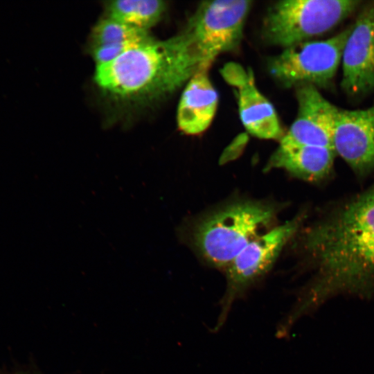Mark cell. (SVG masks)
Instances as JSON below:
<instances>
[{"label": "cell", "mask_w": 374, "mask_h": 374, "mask_svg": "<svg viewBox=\"0 0 374 374\" xmlns=\"http://www.w3.org/2000/svg\"><path fill=\"white\" fill-rule=\"evenodd\" d=\"M356 0H285L271 6L263 19L262 36L284 48L323 34L350 15Z\"/></svg>", "instance_id": "4"}, {"label": "cell", "mask_w": 374, "mask_h": 374, "mask_svg": "<svg viewBox=\"0 0 374 374\" xmlns=\"http://www.w3.org/2000/svg\"><path fill=\"white\" fill-rule=\"evenodd\" d=\"M208 67L197 71L188 80L179 103L177 121L179 130L189 135L204 132L215 116L218 94L208 76Z\"/></svg>", "instance_id": "12"}, {"label": "cell", "mask_w": 374, "mask_h": 374, "mask_svg": "<svg viewBox=\"0 0 374 374\" xmlns=\"http://www.w3.org/2000/svg\"><path fill=\"white\" fill-rule=\"evenodd\" d=\"M333 148L355 172L374 168V106L367 109L339 110Z\"/></svg>", "instance_id": "11"}, {"label": "cell", "mask_w": 374, "mask_h": 374, "mask_svg": "<svg viewBox=\"0 0 374 374\" xmlns=\"http://www.w3.org/2000/svg\"><path fill=\"white\" fill-rule=\"evenodd\" d=\"M296 87L298 113L282 139L299 143L333 148V135L339 109L312 84Z\"/></svg>", "instance_id": "10"}, {"label": "cell", "mask_w": 374, "mask_h": 374, "mask_svg": "<svg viewBox=\"0 0 374 374\" xmlns=\"http://www.w3.org/2000/svg\"><path fill=\"white\" fill-rule=\"evenodd\" d=\"M251 3L217 0L198 6L181 34L199 68H210L216 57L239 46Z\"/></svg>", "instance_id": "5"}, {"label": "cell", "mask_w": 374, "mask_h": 374, "mask_svg": "<svg viewBox=\"0 0 374 374\" xmlns=\"http://www.w3.org/2000/svg\"><path fill=\"white\" fill-rule=\"evenodd\" d=\"M220 73L236 89L240 117L247 132L259 139L280 140L284 134L276 112L257 88L252 70L231 62L224 65Z\"/></svg>", "instance_id": "9"}, {"label": "cell", "mask_w": 374, "mask_h": 374, "mask_svg": "<svg viewBox=\"0 0 374 374\" xmlns=\"http://www.w3.org/2000/svg\"><path fill=\"white\" fill-rule=\"evenodd\" d=\"M165 9L160 0H117L107 5L109 17L145 30L158 22Z\"/></svg>", "instance_id": "14"}, {"label": "cell", "mask_w": 374, "mask_h": 374, "mask_svg": "<svg viewBox=\"0 0 374 374\" xmlns=\"http://www.w3.org/2000/svg\"><path fill=\"white\" fill-rule=\"evenodd\" d=\"M351 26L325 40L306 41L285 48L268 64L271 75L285 87L328 86L341 63Z\"/></svg>", "instance_id": "6"}, {"label": "cell", "mask_w": 374, "mask_h": 374, "mask_svg": "<svg viewBox=\"0 0 374 374\" xmlns=\"http://www.w3.org/2000/svg\"><path fill=\"white\" fill-rule=\"evenodd\" d=\"M341 86L346 94L361 96L374 89V2L366 6L345 42Z\"/></svg>", "instance_id": "8"}, {"label": "cell", "mask_w": 374, "mask_h": 374, "mask_svg": "<svg viewBox=\"0 0 374 374\" xmlns=\"http://www.w3.org/2000/svg\"><path fill=\"white\" fill-rule=\"evenodd\" d=\"M305 247L319 272L280 321L290 331L301 318L341 293L370 298L374 292V188L311 229Z\"/></svg>", "instance_id": "1"}, {"label": "cell", "mask_w": 374, "mask_h": 374, "mask_svg": "<svg viewBox=\"0 0 374 374\" xmlns=\"http://www.w3.org/2000/svg\"><path fill=\"white\" fill-rule=\"evenodd\" d=\"M15 374H26L25 373H15Z\"/></svg>", "instance_id": "16"}, {"label": "cell", "mask_w": 374, "mask_h": 374, "mask_svg": "<svg viewBox=\"0 0 374 374\" xmlns=\"http://www.w3.org/2000/svg\"><path fill=\"white\" fill-rule=\"evenodd\" d=\"M276 211L274 206L259 202L229 204L196 225L193 244L211 265L226 269L247 244L261 235Z\"/></svg>", "instance_id": "3"}, {"label": "cell", "mask_w": 374, "mask_h": 374, "mask_svg": "<svg viewBox=\"0 0 374 374\" xmlns=\"http://www.w3.org/2000/svg\"><path fill=\"white\" fill-rule=\"evenodd\" d=\"M333 148L296 143L284 139L270 157L268 167L285 170L306 181L326 177L333 165Z\"/></svg>", "instance_id": "13"}, {"label": "cell", "mask_w": 374, "mask_h": 374, "mask_svg": "<svg viewBox=\"0 0 374 374\" xmlns=\"http://www.w3.org/2000/svg\"><path fill=\"white\" fill-rule=\"evenodd\" d=\"M93 46L124 43L143 44L153 38L148 30L139 28L107 17L93 28Z\"/></svg>", "instance_id": "15"}, {"label": "cell", "mask_w": 374, "mask_h": 374, "mask_svg": "<svg viewBox=\"0 0 374 374\" xmlns=\"http://www.w3.org/2000/svg\"><path fill=\"white\" fill-rule=\"evenodd\" d=\"M296 217L251 240L226 268V288L220 301L214 332L224 324L233 303L271 269L280 252L299 228Z\"/></svg>", "instance_id": "7"}, {"label": "cell", "mask_w": 374, "mask_h": 374, "mask_svg": "<svg viewBox=\"0 0 374 374\" xmlns=\"http://www.w3.org/2000/svg\"><path fill=\"white\" fill-rule=\"evenodd\" d=\"M199 69L180 33L153 39L96 65L94 78L100 87L119 97H157L173 92Z\"/></svg>", "instance_id": "2"}]
</instances>
